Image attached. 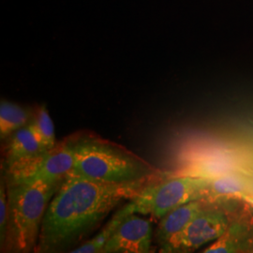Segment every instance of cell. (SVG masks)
Segmentation results:
<instances>
[{
  "mask_svg": "<svg viewBox=\"0 0 253 253\" xmlns=\"http://www.w3.org/2000/svg\"><path fill=\"white\" fill-rule=\"evenodd\" d=\"M249 183L244 175L235 172H228L211 179L208 194L204 198L208 204H216L222 197L244 193Z\"/></svg>",
  "mask_w": 253,
  "mask_h": 253,
  "instance_id": "cell-11",
  "label": "cell"
},
{
  "mask_svg": "<svg viewBox=\"0 0 253 253\" xmlns=\"http://www.w3.org/2000/svg\"><path fill=\"white\" fill-rule=\"evenodd\" d=\"M74 164L73 140L69 137L33 158L6 167V181L11 184L61 182Z\"/></svg>",
  "mask_w": 253,
  "mask_h": 253,
  "instance_id": "cell-5",
  "label": "cell"
},
{
  "mask_svg": "<svg viewBox=\"0 0 253 253\" xmlns=\"http://www.w3.org/2000/svg\"><path fill=\"white\" fill-rule=\"evenodd\" d=\"M33 115L27 109L8 100L0 103V139L4 140L29 124Z\"/></svg>",
  "mask_w": 253,
  "mask_h": 253,
  "instance_id": "cell-12",
  "label": "cell"
},
{
  "mask_svg": "<svg viewBox=\"0 0 253 253\" xmlns=\"http://www.w3.org/2000/svg\"><path fill=\"white\" fill-rule=\"evenodd\" d=\"M212 204L204 199L184 204L168 212L161 218L156 231V240L160 246L165 244L174 235L180 233L190 221Z\"/></svg>",
  "mask_w": 253,
  "mask_h": 253,
  "instance_id": "cell-8",
  "label": "cell"
},
{
  "mask_svg": "<svg viewBox=\"0 0 253 253\" xmlns=\"http://www.w3.org/2000/svg\"><path fill=\"white\" fill-rule=\"evenodd\" d=\"M124 217L117 213L100 233L89 240H86L81 246L73 249V253H103V249L110 237L116 232Z\"/></svg>",
  "mask_w": 253,
  "mask_h": 253,
  "instance_id": "cell-14",
  "label": "cell"
},
{
  "mask_svg": "<svg viewBox=\"0 0 253 253\" xmlns=\"http://www.w3.org/2000/svg\"><path fill=\"white\" fill-rule=\"evenodd\" d=\"M45 151L30 124L19 128L9 136L5 151L6 167L33 158Z\"/></svg>",
  "mask_w": 253,
  "mask_h": 253,
  "instance_id": "cell-10",
  "label": "cell"
},
{
  "mask_svg": "<svg viewBox=\"0 0 253 253\" xmlns=\"http://www.w3.org/2000/svg\"><path fill=\"white\" fill-rule=\"evenodd\" d=\"M30 126L34 129L42 147L48 150L57 144L54 135V122L51 118L45 105H41L32 116L29 122Z\"/></svg>",
  "mask_w": 253,
  "mask_h": 253,
  "instance_id": "cell-13",
  "label": "cell"
},
{
  "mask_svg": "<svg viewBox=\"0 0 253 253\" xmlns=\"http://www.w3.org/2000/svg\"><path fill=\"white\" fill-rule=\"evenodd\" d=\"M210 182L209 178L191 175L172 176L162 181L157 177L146 184L139 194L118 213L122 217L139 214L162 218L179 206L204 199L208 194Z\"/></svg>",
  "mask_w": 253,
  "mask_h": 253,
  "instance_id": "cell-4",
  "label": "cell"
},
{
  "mask_svg": "<svg viewBox=\"0 0 253 253\" xmlns=\"http://www.w3.org/2000/svg\"><path fill=\"white\" fill-rule=\"evenodd\" d=\"M9 222V202L6 180L1 179L0 183V245L1 250L6 243Z\"/></svg>",
  "mask_w": 253,
  "mask_h": 253,
  "instance_id": "cell-15",
  "label": "cell"
},
{
  "mask_svg": "<svg viewBox=\"0 0 253 253\" xmlns=\"http://www.w3.org/2000/svg\"><path fill=\"white\" fill-rule=\"evenodd\" d=\"M74 164L69 174L104 182H131L161 171L126 147L95 134L72 136Z\"/></svg>",
  "mask_w": 253,
  "mask_h": 253,
  "instance_id": "cell-2",
  "label": "cell"
},
{
  "mask_svg": "<svg viewBox=\"0 0 253 253\" xmlns=\"http://www.w3.org/2000/svg\"><path fill=\"white\" fill-rule=\"evenodd\" d=\"M253 235V217L243 213L231 219L226 232L203 253H237L246 252L247 246Z\"/></svg>",
  "mask_w": 253,
  "mask_h": 253,
  "instance_id": "cell-9",
  "label": "cell"
},
{
  "mask_svg": "<svg viewBox=\"0 0 253 253\" xmlns=\"http://www.w3.org/2000/svg\"><path fill=\"white\" fill-rule=\"evenodd\" d=\"M230 216L216 204L194 217L180 233L161 246V253H191L215 241L226 232Z\"/></svg>",
  "mask_w": 253,
  "mask_h": 253,
  "instance_id": "cell-6",
  "label": "cell"
},
{
  "mask_svg": "<svg viewBox=\"0 0 253 253\" xmlns=\"http://www.w3.org/2000/svg\"><path fill=\"white\" fill-rule=\"evenodd\" d=\"M152 244L150 221L138 214L124 217L116 232L110 237L103 253H147Z\"/></svg>",
  "mask_w": 253,
  "mask_h": 253,
  "instance_id": "cell-7",
  "label": "cell"
},
{
  "mask_svg": "<svg viewBox=\"0 0 253 253\" xmlns=\"http://www.w3.org/2000/svg\"><path fill=\"white\" fill-rule=\"evenodd\" d=\"M160 176L117 183L68 174L46 209L35 253L67 252Z\"/></svg>",
  "mask_w": 253,
  "mask_h": 253,
  "instance_id": "cell-1",
  "label": "cell"
},
{
  "mask_svg": "<svg viewBox=\"0 0 253 253\" xmlns=\"http://www.w3.org/2000/svg\"><path fill=\"white\" fill-rule=\"evenodd\" d=\"M62 182L11 184L6 181L9 222L5 245L9 252L35 253L46 209Z\"/></svg>",
  "mask_w": 253,
  "mask_h": 253,
  "instance_id": "cell-3",
  "label": "cell"
}]
</instances>
